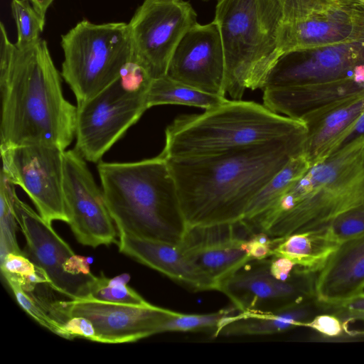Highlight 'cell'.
<instances>
[{
	"instance_id": "1f68e13d",
	"label": "cell",
	"mask_w": 364,
	"mask_h": 364,
	"mask_svg": "<svg viewBox=\"0 0 364 364\" xmlns=\"http://www.w3.org/2000/svg\"><path fill=\"white\" fill-rule=\"evenodd\" d=\"M276 239L264 232H253L242 244V248L252 259H264L272 256Z\"/></svg>"
},
{
	"instance_id": "484cf974",
	"label": "cell",
	"mask_w": 364,
	"mask_h": 364,
	"mask_svg": "<svg viewBox=\"0 0 364 364\" xmlns=\"http://www.w3.org/2000/svg\"><path fill=\"white\" fill-rule=\"evenodd\" d=\"M15 185L1 171L0 178V226L1 259L9 253H23L18 245L16 237L17 220L14 199L16 195Z\"/></svg>"
},
{
	"instance_id": "f35d334b",
	"label": "cell",
	"mask_w": 364,
	"mask_h": 364,
	"mask_svg": "<svg viewBox=\"0 0 364 364\" xmlns=\"http://www.w3.org/2000/svg\"><path fill=\"white\" fill-rule=\"evenodd\" d=\"M360 2L362 3V5H363V2L364 0H360Z\"/></svg>"
},
{
	"instance_id": "9a60e30c",
	"label": "cell",
	"mask_w": 364,
	"mask_h": 364,
	"mask_svg": "<svg viewBox=\"0 0 364 364\" xmlns=\"http://www.w3.org/2000/svg\"><path fill=\"white\" fill-rule=\"evenodd\" d=\"M203 92L225 97V63L220 31L213 21L197 23L178 44L166 75Z\"/></svg>"
},
{
	"instance_id": "8d00e7d4",
	"label": "cell",
	"mask_w": 364,
	"mask_h": 364,
	"mask_svg": "<svg viewBox=\"0 0 364 364\" xmlns=\"http://www.w3.org/2000/svg\"><path fill=\"white\" fill-rule=\"evenodd\" d=\"M92 262V258L74 254L70 257L63 264L64 271L73 275L92 274L89 264Z\"/></svg>"
},
{
	"instance_id": "4dcf8cb0",
	"label": "cell",
	"mask_w": 364,
	"mask_h": 364,
	"mask_svg": "<svg viewBox=\"0 0 364 364\" xmlns=\"http://www.w3.org/2000/svg\"><path fill=\"white\" fill-rule=\"evenodd\" d=\"M276 1L282 11V23L298 21L335 6L349 4L362 5L360 0H276Z\"/></svg>"
},
{
	"instance_id": "f1b7e54d",
	"label": "cell",
	"mask_w": 364,
	"mask_h": 364,
	"mask_svg": "<svg viewBox=\"0 0 364 364\" xmlns=\"http://www.w3.org/2000/svg\"><path fill=\"white\" fill-rule=\"evenodd\" d=\"M87 299L130 305L150 304L126 284L116 282L104 274L95 277L90 282Z\"/></svg>"
},
{
	"instance_id": "30bf717a",
	"label": "cell",
	"mask_w": 364,
	"mask_h": 364,
	"mask_svg": "<svg viewBox=\"0 0 364 364\" xmlns=\"http://www.w3.org/2000/svg\"><path fill=\"white\" fill-rule=\"evenodd\" d=\"M63 150L32 144L1 151L3 171L9 181L30 197L39 215L48 223H68L63 193Z\"/></svg>"
},
{
	"instance_id": "277c9868",
	"label": "cell",
	"mask_w": 364,
	"mask_h": 364,
	"mask_svg": "<svg viewBox=\"0 0 364 364\" xmlns=\"http://www.w3.org/2000/svg\"><path fill=\"white\" fill-rule=\"evenodd\" d=\"M305 124L251 101L229 100L166 127L165 158L213 155L306 134Z\"/></svg>"
},
{
	"instance_id": "d6a6232c",
	"label": "cell",
	"mask_w": 364,
	"mask_h": 364,
	"mask_svg": "<svg viewBox=\"0 0 364 364\" xmlns=\"http://www.w3.org/2000/svg\"><path fill=\"white\" fill-rule=\"evenodd\" d=\"M332 311L344 323L354 320L364 321V292L341 303L325 308Z\"/></svg>"
},
{
	"instance_id": "ac0fdd59",
	"label": "cell",
	"mask_w": 364,
	"mask_h": 364,
	"mask_svg": "<svg viewBox=\"0 0 364 364\" xmlns=\"http://www.w3.org/2000/svg\"><path fill=\"white\" fill-rule=\"evenodd\" d=\"M364 290V232L339 245L314 281L317 303L324 309Z\"/></svg>"
},
{
	"instance_id": "7402d4cb",
	"label": "cell",
	"mask_w": 364,
	"mask_h": 364,
	"mask_svg": "<svg viewBox=\"0 0 364 364\" xmlns=\"http://www.w3.org/2000/svg\"><path fill=\"white\" fill-rule=\"evenodd\" d=\"M275 239L272 255L290 259L299 271L308 274L319 272L339 246L324 231L295 232Z\"/></svg>"
},
{
	"instance_id": "60d3db41",
	"label": "cell",
	"mask_w": 364,
	"mask_h": 364,
	"mask_svg": "<svg viewBox=\"0 0 364 364\" xmlns=\"http://www.w3.org/2000/svg\"><path fill=\"white\" fill-rule=\"evenodd\" d=\"M218 1H220V0H217Z\"/></svg>"
},
{
	"instance_id": "836d02e7",
	"label": "cell",
	"mask_w": 364,
	"mask_h": 364,
	"mask_svg": "<svg viewBox=\"0 0 364 364\" xmlns=\"http://www.w3.org/2000/svg\"><path fill=\"white\" fill-rule=\"evenodd\" d=\"M304 326L313 328L328 337L339 336L346 329L343 322L333 314L318 315L312 320L306 321Z\"/></svg>"
},
{
	"instance_id": "3957f363",
	"label": "cell",
	"mask_w": 364,
	"mask_h": 364,
	"mask_svg": "<svg viewBox=\"0 0 364 364\" xmlns=\"http://www.w3.org/2000/svg\"><path fill=\"white\" fill-rule=\"evenodd\" d=\"M108 210L119 233L178 245L186 229L175 181L166 159L100 162Z\"/></svg>"
},
{
	"instance_id": "74e56055",
	"label": "cell",
	"mask_w": 364,
	"mask_h": 364,
	"mask_svg": "<svg viewBox=\"0 0 364 364\" xmlns=\"http://www.w3.org/2000/svg\"><path fill=\"white\" fill-rule=\"evenodd\" d=\"M55 0H29L38 14L46 19V12Z\"/></svg>"
},
{
	"instance_id": "6da1fadb",
	"label": "cell",
	"mask_w": 364,
	"mask_h": 364,
	"mask_svg": "<svg viewBox=\"0 0 364 364\" xmlns=\"http://www.w3.org/2000/svg\"><path fill=\"white\" fill-rule=\"evenodd\" d=\"M306 135L218 154L164 157L186 227L241 220L272 178L302 153Z\"/></svg>"
},
{
	"instance_id": "52a82bcc",
	"label": "cell",
	"mask_w": 364,
	"mask_h": 364,
	"mask_svg": "<svg viewBox=\"0 0 364 364\" xmlns=\"http://www.w3.org/2000/svg\"><path fill=\"white\" fill-rule=\"evenodd\" d=\"M64 53L61 75L77 104L92 98L116 80L132 60L128 23L79 21L61 36Z\"/></svg>"
},
{
	"instance_id": "e575fe53",
	"label": "cell",
	"mask_w": 364,
	"mask_h": 364,
	"mask_svg": "<svg viewBox=\"0 0 364 364\" xmlns=\"http://www.w3.org/2000/svg\"><path fill=\"white\" fill-rule=\"evenodd\" d=\"M62 324L68 339L82 338L96 342L95 328L87 318L82 316L66 317L63 320Z\"/></svg>"
},
{
	"instance_id": "cb8c5ba5",
	"label": "cell",
	"mask_w": 364,
	"mask_h": 364,
	"mask_svg": "<svg viewBox=\"0 0 364 364\" xmlns=\"http://www.w3.org/2000/svg\"><path fill=\"white\" fill-rule=\"evenodd\" d=\"M301 153L293 157L253 199L242 220H248L274 204L311 166Z\"/></svg>"
},
{
	"instance_id": "ba28073f",
	"label": "cell",
	"mask_w": 364,
	"mask_h": 364,
	"mask_svg": "<svg viewBox=\"0 0 364 364\" xmlns=\"http://www.w3.org/2000/svg\"><path fill=\"white\" fill-rule=\"evenodd\" d=\"M197 23V14L188 1L144 0L127 23L132 60L153 79L166 75L178 44Z\"/></svg>"
},
{
	"instance_id": "4316f807",
	"label": "cell",
	"mask_w": 364,
	"mask_h": 364,
	"mask_svg": "<svg viewBox=\"0 0 364 364\" xmlns=\"http://www.w3.org/2000/svg\"><path fill=\"white\" fill-rule=\"evenodd\" d=\"M19 306L40 325L68 339L63 324L50 314L48 301L37 296L32 291H26L11 277H4Z\"/></svg>"
},
{
	"instance_id": "5b68a950",
	"label": "cell",
	"mask_w": 364,
	"mask_h": 364,
	"mask_svg": "<svg viewBox=\"0 0 364 364\" xmlns=\"http://www.w3.org/2000/svg\"><path fill=\"white\" fill-rule=\"evenodd\" d=\"M213 21L223 48L225 92L240 100L246 89L262 88L282 55V11L276 0H220Z\"/></svg>"
},
{
	"instance_id": "2e32d148",
	"label": "cell",
	"mask_w": 364,
	"mask_h": 364,
	"mask_svg": "<svg viewBox=\"0 0 364 364\" xmlns=\"http://www.w3.org/2000/svg\"><path fill=\"white\" fill-rule=\"evenodd\" d=\"M252 232L242 221L186 227L182 252L218 284L252 259L242 244Z\"/></svg>"
},
{
	"instance_id": "8fae6325",
	"label": "cell",
	"mask_w": 364,
	"mask_h": 364,
	"mask_svg": "<svg viewBox=\"0 0 364 364\" xmlns=\"http://www.w3.org/2000/svg\"><path fill=\"white\" fill-rule=\"evenodd\" d=\"M269 258L248 261L218 284V291L240 312H274L314 296L313 274L296 269L290 279L279 280L270 272Z\"/></svg>"
},
{
	"instance_id": "7a4b0ae2",
	"label": "cell",
	"mask_w": 364,
	"mask_h": 364,
	"mask_svg": "<svg viewBox=\"0 0 364 364\" xmlns=\"http://www.w3.org/2000/svg\"><path fill=\"white\" fill-rule=\"evenodd\" d=\"M0 150L41 144L63 151L75 136L77 107L63 96L46 41L19 48L0 25Z\"/></svg>"
},
{
	"instance_id": "d6986e66",
	"label": "cell",
	"mask_w": 364,
	"mask_h": 364,
	"mask_svg": "<svg viewBox=\"0 0 364 364\" xmlns=\"http://www.w3.org/2000/svg\"><path fill=\"white\" fill-rule=\"evenodd\" d=\"M119 250L195 291L218 290V284L193 263L178 245L119 233Z\"/></svg>"
},
{
	"instance_id": "603a6c76",
	"label": "cell",
	"mask_w": 364,
	"mask_h": 364,
	"mask_svg": "<svg viewBox=\"0 0 364 364\" xmlns=\"http://www.w3.org/2000/svg\"><path fill=\"white\" fill-rule=\"evenodd\" d=\"M228 99L211 95L167 75L154 79L147 94V105H178L209 109L218 107Z\"/></svg>"
},
{
	"instance_id": "d590c367",
	"label": "cell",
	"mask_w": 364,
	"mask_h": 364,
	"mask_svg": "<svg viewBox=\"0 0 364 364\" xmlns=\"http://www.w3.org/2000/svg\"><path fill=\"white\" fill-rule=\"evenodd\" d=\"M269 259L270 272L276 279L285 282L296 274L297 267L290 259L274 255Z\"/></svg>"
},
{
	"instance_id": "44dd1931",
	"label": "cell",
	"mask_w": 364,
	"mask_h": 364,
	"mask_svg": "<svg viewBox=\"0 0 364 364\" xmlns=\"http://www.w3.org/2000/svg\"><path fill=\"white\" fill-rule=\"evenodd\" d=\"M311 314V309L305 301L274 312H238L226 321L216 336L276 334L304 326Z\"/></svg>"
},
{
	"instance_id": "4fadbf2b",
	"label": "cell",
	"mask_w": 364,
	"mask_h": 364,
	"mask_svg": "<svg viewBox=\"0 0 364 364\" xmlns=\"http://www.w3.org/2000/svg\"><path fill=\"white\" fill-rule=\"evenodd\" d=\"M49 309L59 322L70 316H82L92 323L96 342H135L157 334V330L171 310L148 305H130L77 299L49 302Z\"/></svg>"
},
{
	"instance_id": "ab89813d",
	"label": "cell",
	"mask_w": 364,
	"mask_h": 364,
	"mask_svg": "<svg viewBox=\"0 0 364 364\" xmlns=\"http://www.w3.org/2000/svg\"><path fill=\"white\" fill-rule=\"evenodd\" d=\"M363 7H364V1H363Z\"/></svg>"
},
{
	"instance_id": "e0dca14e",
	"label": "cell",
	"mask_w": 364,
	"mask_h": 364,
	"mask_svg": "<svg viewBox=\"0 0 364 364\" xmlns=\"http://www.w3.org/2000/svg\"><path fill=\"white\" fill-rule=\"evenodd\" d=\"M358 41H364V7L360 4L335 6L298 21L282 23L278 33L282 55Z\"/></svg>"
},
{
	"instance_id": "8992f818",
	"label": "cell",
	"mask_w": 364,
	"mask_h": 364,
	"mask_svg": "<svg viewBox=\"0 0 364 364\" xmlns=\"http://www.w3.org/2000/svg\"><path fill=\"white\" fill-rule=\"evenodd\" d=\"M153 80L131 60L116 80L77 105L75 151L87 161L99 162L149 109L147 94Z\"/></svg>"
},
{
	"instance_id": "9c48e42d",
	"label": "cell",
	"mask_w": 364,
	"mask_h": 364,
	"mask_svg": "<svg viewBox=\"0 0 364 364\" xmlns=\"http://www.w3.org/2000/svg\"><path fill=\"white\" fill-rule=\"evenodd\" d=\"M364 63V41L299 49L280 56L262 90L363 85L355 75Z\"/></svg>"
},
{
	"instance_id": "d4e9b609",
	"label": "cell",
	"mask_w": 364,
	"mask_h": 364,
	"mask_svg": "<svg viewBox=\"0 0 364 364\" xmlns=\"http://www.w3.org/2000/svg\"><path fill=\"white\" fill-rule=\"evenodd\" d=\"M238 312L233 305L210 314H183L171 311L159 325L157 333L212 331L215 336L225 323Z\"/></svg>"
},
{
	"instance_id": "7c38bea8",
	"label": "cell",
	"mask_w": 364,
	"mask_h": 364,
	"mask_svg": "<svg viewBox=\"0 0 364 364\" xmlns=\"http://www.w3.org/2000/svg\"><path fill=\"white\" fill-rule=\"evenodd\" d=\"M63 193L70 225L77 240L96 247L116 242L114 220L102 188L96 184L85 159L75 149L64 151Z\"/></svg>"
},
{
	"instance_id": "5bb4252c",
	"label": "cell",
	"mask_w": 364,
	"mask_h": 364,
	"mask_svg": "<svg viewBox=\"0 0 364 364\" xmlns=\"http://www.w3.org/2000/svg\"><path fill=\"white\" fill-rule=\"evenodd\" d=\"M14 206L18 225L26 238L23 254L45 273L48 285L70 299L87 298L90 284L96 276L65 272L64 263L75 254L69 245L16 193Z\"/></svg>"
},
{
	"instance_id": "83f0119b",
	"label": "cell",
	"mask_w": 364,
	"mask_h": 364,
	"mask_svg": "<svg viewBox=\"0 0 364 364\" xmlns=\"http://www.w3.org/2000/svg\"><path fill=\"white\" fill-rule=\"evenodd\" d=\"M11 8L17 29L15 45L19 48H24L34 44L41 38L46 19L29 0H12Z\"/></svg>"
},
{
	"instance_id": "ffe728a7",
	"label": "cell",
	"mask_w": 364,
	"mask_h": 364,
	"mask_svg": "<svg viewBox=\"0 0 364 364\" xmlns=\"http://www.w3.org/2000/svg\"><path fill=\"white\" fill-rule=\"evenodd\" d=\"M364 111V95L304 122L307 132L302 153L312 164L348 130Z\"/></svg>"
},
{
	"instance_id": "f546056e",
	"label": "cell",
	"mask_w": 364,
	"mask_h": 364,
	"mask_svg": "<svg viewBox=\"0 0 364 364\" xmlns=\"http://www.w3.org/2000/svg\"><path fill=\"white\" fill-rule=\"evenodd\" d=\"M4 277L16 280L26 291H33L40 284H48L45 273L35 265L23 253H9L1 259Z\"/></svg>"
}]
</instances>
